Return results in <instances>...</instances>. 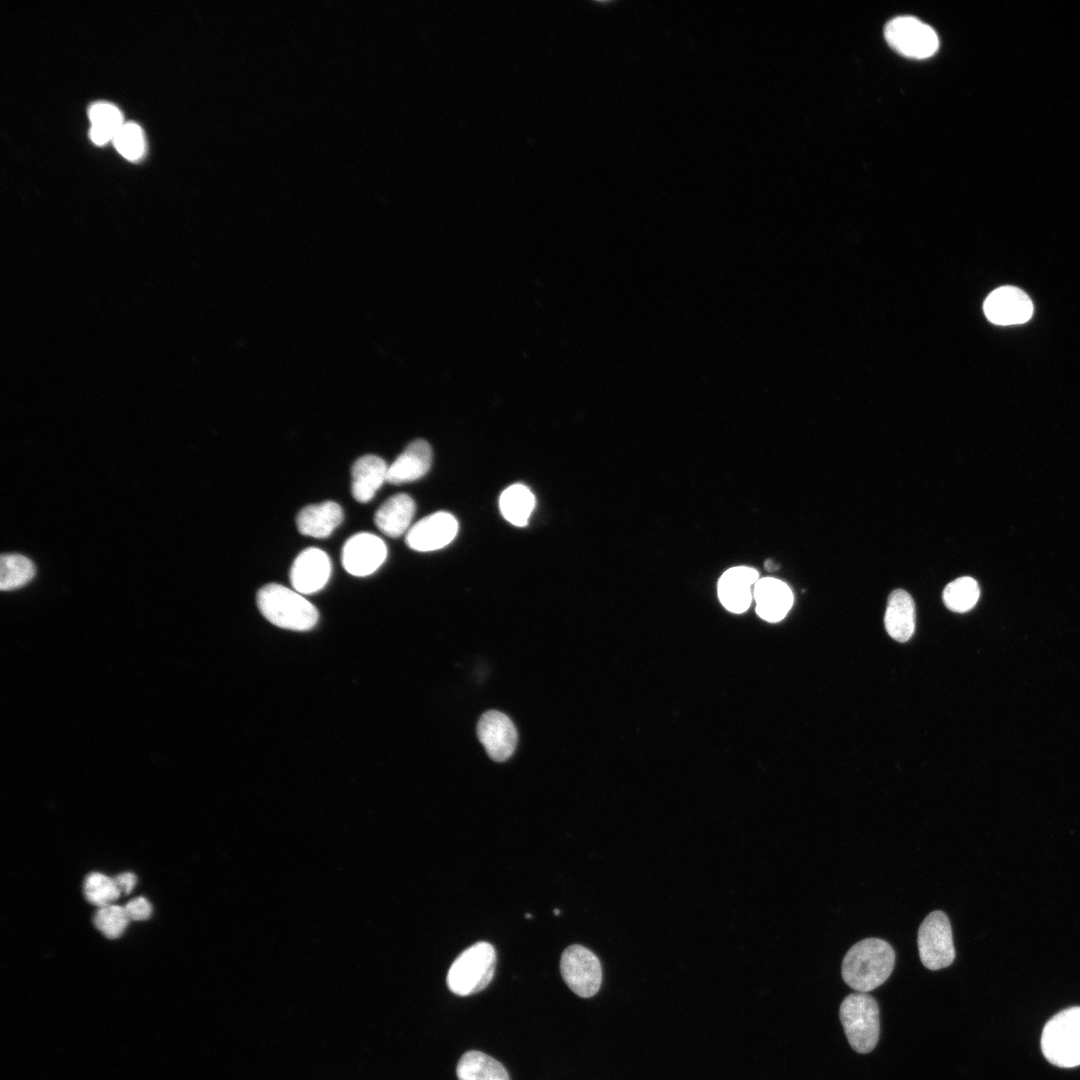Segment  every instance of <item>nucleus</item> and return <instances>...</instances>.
Returning <instances> with one entry per match:
<instances>
[{
	"instance_id": "nucleus-14",
	"label": "nucleus",
	"mask_w": 1080,
	"mask_h": 1080,
	"mask_svg": "<svg viewBox=\"0 0 1080 1080\" xmlns=\"http://www.w3.org/2000/svg\"><path fill=\"white\" fill-rule=\"evenodd\" d=\"M759 573L747 566H737L726 570L718 582V596L721 604L732 613H743L753 601V591Z\"/></svg>"
},
{
	"instance_id": "nucleus-13",
	"label": "nucleus",
	"mask_w": 1080,
	"mask_h": 1080,
	"mask_svg": "<svg viewBox=\"0 0 1080 1080\" xmlns=\"http://www.w3.org/2000/svg\"><path fill=\"white\" fill-rule=\"evenodd\" d=\"M331 568L330 558L323 550L307 548L295 558L291 566L292 587L300 594L315 593L328 582Z\"/></svg>"
},
{
	"instance_id": "nucleus-25",
	"label": "nucleus",
	"mask_w": 1080,
	"mask_h": 1080,
	"mask_svg": "<svg viewBox=\"0 0 1080 1080\" xmlns=\"http://www.w3.org/2000/svg\"><path fill=\"white\" fill-rule=\"evenodd\" d=\"M980 590L975 579L969 576L959 577L948 583L943 590L945 606L957 613L972 609L978 601Z\"/></svg>"
},
{
	"instance_id": "nucleus-15",
	"label": "nucleus",
	"mask_w": 1080,
	"mask_h": 1080,
	"mask_svg": "<svg viewBox=\"0 0 1080 1080\" xmlns=\"http://www.w3.org/2000/svg\"><path fill=\"white\" fill-rule=\"evenodd\" d=\"M753 600L756 613L765 621H781L793 605V593L783 581L764 577L759 578L754 586Z\"/></svg>"
},
{
	"instance_id": "nucleus-9",
	"label": "nucleus",
	"mask_w": 1080,
	"mask_h": 1080,
	"mask_svg": "<svg viewBox=\"0 0 1080 1080\" xmlns=\"http://www.w3.org/2000/svg\"><path fill=\"white\" fill-rule=\"evenodd\" d=\"M387 547L378 536L361 532L351 536L343 545L341 562L344 569L354 576H368L385 561Z\"/></svg>"
},
{
	"instance_id": "nucleus-4",
	"label": "nucleus",
	"mask_w": 1080,
	"mask_h": 1080,
	"mask_svg": "<svg viewBox=\"0 0 1080 1080\" xmlns=\"http://www.w3.org/2000/svg\"><path fill=\"white\" fill-rule=\"evenodd\" d=\"M496 951L488 942H477L465 949L447 973V986L458 996H468L485 989L494 976Z\"/></svg>"
},
{
	"instance_id": "nucleus-32",
	"label": "nucleus",
	"mask_w": 1080,
	"mask_h": 1080,
	"mask_svg": "<svg viewBox=\"0 0 1080 1080\" xmlns=\"http://www.w3.org/2000/svg\"><path fill=\"white\" fill-rule=\"evenodd\" d=\"M554 914H555V915H558V914H559V910H558V909H555V910H554Z\"/></svg>"
},
{
	"instance_id": "nucleus-12",
	"label": "nucleus",
	"mask_w": 1080,
	"mask_h": 1080,
	"mask_svg": "<svg viewBox=\"0 0 1080 1080\" xmlns=\"http://www.w3.org/2000/svg\"><path fill=\"white\" fill-rule=\"evenodd\" d=\"M477 734L486 752L495 761L507 760L515 750L516 728L510 718L499 711H488L481 716Z\"/></svg>"
},
{
	"instance_id": "nucleus-28",
	"label": "nucleus",
	"mask_w": 1080,
	"mask_h": 1080,
	"mask_svg": "<svg viewBox=\"0 0 1080 1080\" xmlns=\"http://www.w3.org/2000/svg\"><path fill=\"white\" fill-rule=\"evenodd\" d=\"M112 141L117 151L130 161H136L143 155V131L134 122L124 123Z\"/></svg>"
},
{
	"instance_id": "nucleus-26",
	"label": "nucleus",
	"mask_w": 1080,
	"mask_h": 1080,
	"mask_svg": "<svg viewBox=\"0 0 1080 1080\" xmlns=\"http://www.w3.org/2000/svg\"><path fill=\"white\" fill-rule=\"evenodd\" d=\"M83 893L88 902L102 907L118 899L121 890L114 878L99 872H92L84 880Z\"/></svg>"
},
{
	"instance_id": "nucleus-16",
	"label": "nucleus",
	"mask_w": 1080,
	"mask_h": 1080,
	"mask_svg": "<svg viewBox=\"0 0 1080 1080\" xmlns=\"http://www.w3.org/2000/svg\"><path fill=\"white\" fill-rule=\"evenodd\" d=\"M432 450L423 439L412 441L405 450L388 466L387 482L403 484L423 477L430 469Z\"/></svg>"
},
{
	"instance_id": "nucleus-10",
	"label": "nucleus",
	"mask_w": 1080,
	"mask_h": 1080,
	"mask_svg": "<svg viewBox=\"0 0 1080 1080\" xmlns=\"http://www.w3.org/2000/svg\"><path fill=\"white\" fill-rule=\"evenodd\" d=\"M458 521L450 513L439 511L415 523L406 533L407 546L415 551L439 550L450 544L458 532Z\"/></svg>"
},
{
	"instance_id": "nucleus-5",
	"label": "nucleus",
	"mask_w": 1080,
	"mask_h": 1080,
	"mask_svg": "<svg viewBox=\"0 0 1080 1080\" xmlns=\"http://www.w3.org/2000/svg\"><path fill=\"white\" fill-rule=\"evenodd\" d=\"M1045 1058L1061 1068L1080 1065V1007H1070L1054 1015L1041 1035Z\"/></svg>"
},
{
	"instance_id": "nucleus-23",
	"label": "nucleus",
	"mask_w": 1080,
	"mask_h": 1080,
	"mask_svg": "<svg viewBox=\"0 0 1080 1080\" xmlns=\"http://www.w3.org/2000/svg\"><path fill=\"white\" fill-rule=\"evenodd\" d=\"M88 115L91 121L90 138L96 145H103L113 140L124 124L120 110L107 102L91 105Z\"/></svg>"
},
{
	"instance_id": "nucleus-24",
	"label": "nucleus",
	"mask_w": 1080,
	"mask_h": 1080,
	"mask_svg": "<svg viewBox=\"0 0 1080 1080\" xmlns=\"http://www.w3.org/2000/svg\"><path fill=\"white\" fill-rule=\"evenodd\" d=\"M35 575V566L20 554H3L0 559V588L3 591L18 589L29 583Z\"/></svg>"
},
{
	"instance_id": "nucleus-19",
	"label": "nucleus",
	"mask_w": 1080,
	"mask_h": 1080,
	"mask_svg": "<svg viewBox=\"0 0 1080 1080\" xmlns=\"http://www.w3.org/2000/svg\"><path fill=\"white\" fill-rule=\"evenodd\" d=\"M415 514V502L407 494L389 497L376 511L375 525L388 537L397 538L409 530Z\"/></svg>"
},
{
	"instance_id": "nucleus-22",
	"label": "nucleus",
	"mask_w": 1080,
	"mask_h": 1080,
	"mask_svg": "<svg viewBox=\"0 0 1080 1080\" xmlns=\"http://www.w3.org/2000/svg\"><path fill=\"white\" fill-rule=\"evenodd\" d=\"M535 507V496L523 484H513L500 495L499 508L502 516L517 527L527 525Z\"/></svg>"
},
{
	"instance_id": "nucleus-11",
	"label": "nucleus",
	"mask_w": 1080,
	"mask_h": 1080,
	"mask_svg": "<svg viewBox=\"0 0 1080 1080\" xmlns=\"http://www.w3.org/2000/svg\"><path fill=\"white\" fill-rule=\"evenodd\" d=\"M983 309L987 319L997 325L1023 324L1033 314L1031 299L1015 286L993 290L985 299Z\"/></svg>"
},
{
	"instance_id": "nucleus-3",
	"label": "nucleus",
	"mask_w": 1080,
	"mask_h": 1080,
	"mask_svg": "<svg viewBox=\"0 0 1080 1080\" xmlns=\"http://www.w3.org/2000/svg\"><path fill=\"white\" fill-rule=\"evenodd\" d=\"M839 1018L846 1038L854 1051L871 1052L879 1040V1006L871 995L864 992L851 993L839 1008Z\"/></svg>"
},
{
	"instance_id": "nucleus-27",
	"label": "nucleus",
	"mask_w": 1080,
	"mask_h": 1080,
	"mask_svg": "<svg viewBox=\"0 0 1080 1080\" xmlns=\"http://www.w3.org/2000/svg\"><path fill=\"white\" fill-rule=\"evenodd\" d=\"M93 922L95 927L107 938L120 937L126 929L129 918L124 907L108 904L98 907Z\"/></svg>"
},
{
	"instance_id": "nucleus-6",
	"label": "nucleus",
	"mask_w": 1080,
	"mask_h": 1080,
	"mask_svg": "<svg viewBox=\"0 0 1080 1080\" xmlns=\"http://www.w3.org/2000/svg\"><path fill=\"white\" fill-rule=\"evenodd\" d=\"M917 944L922 964L929 970L950 966L955 959L952 928L940 910L930 912L918 929Z\"/></svg>"
},
{
	"instance_id": "nucleus-20",
	"label": "nucleus",
	"mask_w": 1080,
	"mask_h": 1080,
	"mask_svg": "<svg viewBox=\"0 0 1080 1080\" xmlns=\"http://www.w3.org/2000/svg\"><path fill=\"white\" fill-rule=\"evenodd\" d=\"M342 521V508L333 501L308 505L300 510L296 519L299 532L314 538L328 537Z\"/></svg>"
},
{
	"instance_id": "nucleus-21",
	"label": "nucleus",
	"mask_w": 1080,
	"mask_h": 1080,
	"mask_svg": "<svg viewBox=\"0 0 1080 1080\" xmlns=\"http://www.w3.org/2000/svg\"><path fill=\"white\" fill-rule=\"evenodd\" d=\"M456 1075L459 1080H510L504 1066L480 1051H468L458 1061Z\"/></svg>"
},
{
	"instance_id": "nucleus-17",
	"label": "nucleus",
	"mask_w": 1080,
	"mask_h": 1080,
	"mask_svg": "<svg viewBox=\"0 0 1080 1080\" xmlns=\"http://www.w3.org/2000/svg\"><path fill=\"white\" fill-rule=\"evenodd\" d=\"M388 466L379 456L367 454L358 458L352 467V495L360 503L370 501L387 481Z\"/></svg>"
},
{
	"instance_id": "nucleus-30",
	"label": "nucleus",
	"mask_w": 1080,
	"mask_h": 1080,
	"mask_svg": "<svg viewBox=\"0 0 1080 1080\" xmlns=\"http://www.w3.org/2000/svg\"><path fill=\"white\" fill-rule=\"evenodd\" d=\"M121 892L129 894L136 884V875L132 872H124L114 878Z\"/></svg>"
},
{
	"instance_id": "nucleus-1",
	"label": "nucleus",
	"mask_w": 1080,
	"mask_h": 1080,
	"mask_svg": "<svg viewBox=\"0 0 1080 1080\" xmlns=\"http://www.w3.org/2000/svg\"><path fill=\"white\" fill-rule=\"evenodd\" d=\"M895 965V951L880 938H865L854 944L843 958L844 982L858 992H869L882 985Z\"/></svg>"
},
{
	"instance_id": "nucleus-8",
	"label": "nucleus",
	"mask_w": 1080,
	"mask_h": 1080,
	"mask_svg": "<svg viewBox=\"0 0 1080 1080\" xmlns=\"http://www.w3.org/2000/svg\"><path fill=\"white\" fill-rule=\"evenodd\" d=\"M560 972L567 986L579 997H592L600 989V961L584 946L574 944L564 950L560 960Z\"/></svg>"
},
{
	"instance_id": "nucleus-31",
	"label": "nucleus",
	"mask_w": 1080,
	"mask_h": 1080,
	"mask_svg": "<svg viewBox=\"0 0 1080 1080\" xmlns=\"http://www.w3.org/2000/svg\"><path fill=\"white\" fill-rule=\"evenodd\" d=\"M765 569H766V570H769V571H772V570H775V569H777V566H776V564H774V563H773V562H772L771 560H767V561L765 562Z\"/></svg>"
},
{
	"instance_id": "nucleus-18",
	"label": "nucleus",
	"mask_w": 1080,
	"mask_h": 1080,
	"mask_svg": "<svg viewBox=\"0 0 1080 1080\" xmlns=\"http://www.w3.org/2000/svg\"><path fill=\"white\" fill-rule=\"evenodd\" d=\"M884 625L891 638L908 641L915 630V604L910 594L896 589L888 597Z\"/></svg>"
},
{
	"instance_id": "nucleus-29",
	"label": "nucleus",
	"mask_w": 1080,
	"mask_h": 1080,
	"mask_svg": "<svg viewBox=\"0 0 1080 1080\" xmlns=\"http://www.w3.org/2000/svg\"><path fill=\"white\" fill-rule=\"evenodd\" d=\"M124 910L129 920L143 921L150 918L152 914L151 903L145 897H137L130 900L124 906Z\"/></svg>"
},
{
	"instance_id": "nucleus-2",
	"label": "nucleus",
	"mask_w": 1080,
	"mask_h": 1080,
	"mask_svg": "<svg viewBox=\"0 0 1080 1080\" xmlns=\"http://www.w3.org/2000/svg\"><path fill=\"white\" fill-rule=\"evenodd\" d=\"M257 604L263 616L281 628L309 630L318 620V611L312 603L280 584L263 586L257 593Z\"/></svg>"
},
{
	"instance_id": "nucleus-7",
	"label": "nucleus",
	"mask_w": 1080,
	"mask_h": 1080,
	"mask_svg": "<svg viewBox=\"0 0 1080 1080\" xmlns=\"http://www.w3.org/2000/svg\"><path fill=\"white\" fill-rule=\"evenodd\" d=\"M887 43L899 54L925 59L939 47L935 30L913 16H899L890 20L884 29Z\"/></svg>"
}]
</instances>
